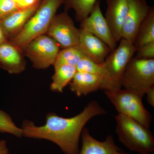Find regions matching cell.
<instances>
[{
  "label": "cell",
  "mask_w": 154,
  "mask_h": 154,
  "mask_svg": "<svg viewBox=\"0 0 154 154\" xmlns=\"http://www.w3.org/2000/svg\"><path fill=\"white\" fill-rule=\"evenodd\" d=\"M106 113L105 109L94 100L81 113L70 118L54 113H48L45 124L42 126L25 120L22 127V137L47 140L58 146L65 154H78L79 142L86 124L93 117Z\"/></svg>",
  "instance_id": "cell-1"
},
{
  "label": "cell",
  "mask_w": 154,
  "mask_h": 154,
  "mask_svg": "<svg viewBox=\"0 0 154 154\" xmlns=\"http://www.w3.org/2000/svg\"><path fill=\"white\" fill-rule=\"evenodd\" d=\"M115 118L119 140L127 148L139 154L153 152L154 137L148 128L122 114Z\"/></svg>",
  "instance_id": "cell-2"
},
{
  "label": "cell",
  "mask_w": 154,
  "mask_h": 154,
  "mask_svg": "<svg viewBox=\"0 0 154 154\" xmlns=\"http://www.w3.org/2000/svg\"><path fill=\"white\" fill-rule=\"evenodd\" d=\"M64 0H42L22 30L9 39L21 49L37 36L46 34L52 19Z\"/></svg>",
  "instance_id": "cell-3"
},
{
  "label": "cell",
  "mask_w": 154,
  "mask_h": 154,
  "mask_svg": "<svg viewBox=\"0 0 154 154\" xmlns=\"http://www.w3.org/2000/svg\"><path fill=\"white\" fill-rule=\"evenodd\" d=\"M105 94L114 105L118 114L126 116L146 127L149 128L152 116L144 106L142 96L134 91L122 88L105 91Z\"/></svg>",
  "instance_id": "cell-4"
},
{
  "label": "cell",
  "mask_w": 154,
  "mask_h": 154,
  "mask_svg": "<svg viewBox=\"0 0 154 154\" xmlns=\"http://www.w3.org/2000/svg\"><path fill=\"white\" fill-rule=\"evenodd\" d=\"M154 85V59L133 57L122 78V88L134 91L143 97Z\"/></svg>",
  "instance_id": "cell-5"
},
{
  "label": "cell",
  "mask_w": 154,
  "mask_h": 154,
  "mask_svg": "<svg viewBox=\"0 0 154 154\" xmlns=\"http://www.w3.org/2000/svg\"><path fill=\"white\" fill-rule=\"evenodd\" d=\"M60 49L53 38L44 34L34 38L22 50L33 67L44 69L54 66Z\"/></svg>",
  "instance_id": "cell-6"
},
{
  "label": "cell",
  "mask_w": 154,
  "mask_h": 154,
  "mask_svg": "<svg viewBox=\"0 0 154 154\" xmlns=\"http://www.w3.org/2000/svg\"><path fill=\"white\" fill-rule=\"evenodd\" d=\"M136 50L132 43L122 38L118 46L109 53L102 64L110 75L113 90L122 88V78Z\"/></svg>",
  "instance_id": "cell-7"
},
{
  "label": "cell",
  "mask_w": 154,
  "mask_h": 154,
  "mask_svg": "<svg viewBox=\"0 0 154 154\" xmlns=\"http://www.w3.org/2000/svg\"><path fill=\"white\" fill-rule=\"evenodd\" d=\"M46 34L53 38L62 49L78 46L79 43L80 29L67 11L56 14Z\"/></svg>",
  "instance_id": "cell-8"
},
{
  "label": "cell",
  "mask_w": 154,
  "mask_h": 154,
  "mask_svg": "<svg viewBox=\"0 0 154 154\" xmlns=\"http://www.w3.org/2000/svg\"><path fill=\"white\" fill-rule=\"evenodd\" d=\"M80 29L92 33L107 45L111 51L116 47L109 25L102 14L100 1L98 0L88 17L81 22Z\"/></svg>",
  "instance_id": "cell-9"
},
{
  "label": "cell",
  "mask_w": 154,
  "mask_h": 154,
  "mask_svg": "<svg viewBox=\"0 0 154 154\" xmlns=\"http://www.w3.org/2000/svg\"><path fill=\"white\" fill-rule=\"evenodd\" d=\"M127 13L122 29V38L134 44L141 24L149 12L146 0H128Z\"/></svg>",
  "instance_id": "cell-10"
},
{
  "label": "cell",
  "mask_w": 154,
  "mask_h": 154,
  "mask_svg": "<svg viewBox=\"0 0 154 154\" xmlns=\"http://www.w3.org/2000/svg\"><path fill=\"white\" fill-rule=\"evenodd\" d=\"M22 49L9 40L0 45V67L11 74H19L26 69Z\"/></svg>",
  "instance_id": "cell-11"
},
{
  "label": "cell",
  "mask_w": 154,
  "mask_h": 154,
  "mask_svg": "<svg viewBox=\"0 0 154 154\" xmlns=\"http://www.w3.org/2000/svg\"><path fill=\"white\" fill-rule=\"evenodd\" d=\"M81 137L82 148L78 154H130L122 150L116 144L112 135H108L105 140H98L85 128Z\"/></svg>",
  "instance_id": "cell-12"
},
{
  "label": "cell",
  "mask_w": 154,
  "mask_h": 154,
  "mask_svg": "<svg viewBox=\"0 0 154 154\" xmlns=\"http://www.w3.org/2000/svg\"><path fill=\"white\" fill-rule=\"evenodd\" d=\"M70 90L77 96H86L99 90H108V86L102 77L87 72L77 71L69 84Z\"/></svg>",
  "instance_id": "cell-13"
},
{
  "label": "cell",
  "mask_w": 154,
  "mask_h": 154,
  "mask_svg": "<svg viewBox=\"0 0 154 154\" xmlns=\"http://www.w3.org/2000/svg\"><path fill=\"white\" fill-rule=\"evenodd\" d=\"M105 18L116 42L122 39V29L128 11V0H107Z\"/></svg>",
  "instance_id": "cell-14"
},
{
  "label": "cell",
  "mask_w": 154,
  "mask_h": 154,
  "mask_svg": "<svg viewBox=\"0 0 154 154\" xmlns=\"http://www.w3.org/2000/svg\"><path fill=\"white\" fill-rule=\"evenodd\" d=\"M79 45L89 58L99 64L103 63L111 51L110 48L100 38L80 29Z\"/></svg>",
  "instance_id": "cell-15"
},
{
  "label": "cell",
  "mask_w": 154,
  "mask_h": 154,
  "mask_svg": "<svg viewBox=\"0 0 154 154\" xmlns=\"http://www.w3.org/2000/svg\"><path fill=\"white\" fill-rule=\"evenodd\" d=\"M38 6L18 9L0 21V24L8 40L20 33Z\"/></svg>",
  "instance_id": "cell-16"
},
{
  "label": "cell",
  "mask_w": 154,
  "mask_h": 154,
  "mask_svg": "<svg viewBox=\"0 0 154 154\" xmlns=\"http://www.w3.org/2000/svg\"><path fill=\"white\" fill-rule=\"evenodd\" d=\"M76 72V68L74 66L61 65L54 67L51 90L57 93H63L65 88L71 82Z\"/></svg>",
  "instance_id": "cell-17"
},
{
  "label": "cell",
  "mask_w": 154,
  "mask_h": 154,
  "mask_svg": "<svg viewBox=\"0 0 154 154\" xmlns=\"http://www.w3.org/2000/svg\"><path fill=\"white\" fill-rule=\"evenodd\" d=\"M154 42V8L151 7L147 16L141 24L135 40L137 48L143 45Z\"/></svg>",
  "instance_id": "cell-18"
},
{
  "label": "cell",
  "mask_w": 154,
  "mask_h": 154,
  "mask_svg": "<svg viewBox=\"0 0 154 154\" xmlns=\"http://www.w3.org/2000/svg\"><path fill=\"white\" fill-rule=\"evenodd\" d=\"M85 58L88 57L79 45L64 48L60 51L54 66V68L61 65H69L76 66Z\"/></svg>",
  "instance_id": "cell-19"
},
{
  "label": "cell",
  "mask_w": 154,
  "mask_h": 154,
  "mask_svg": "<svg viewBox=\"0 0 154 154\" xmlns=\"http://www.w3.org/2000/svg\"><path fill=\"white\" fill-rule=\"evenodd\" d=\"M76 68L77 71L87 72L102 77L108 85V90H113L109 73L102 65L96 63L91 59L85 58L80 61Z\"/></svg>",
  "instance_id": "cell-20"
},
{
  "label": "cell",
  "mask_w": 154,
  "mask_h": 154,
  "mask_svg": "<svg viewBox=\"0 0 154 154\" xmlns=\"http://www.w3.org/2000/svg\"><path fill=\"white\" fill-rule=\"evenodd\" d=\"M98 0H64L66 9L74 11L76 19L81 22L89 16Z\"/></svg>",
  "instance_id": "cell-21"
},
{
  "label": "cell",
  "mask_w": 154,
  "mask_h": 154,
  "mask_svg": "<svg viewBox=\"0 0 154 154\" xmlns=\"http://www.w3.org/2000/svg\"><path fill=\"white\" fill-rule=\"evenodd\" d=\"M0 133L9 134L17 137H22V128L14 123L11 116L5 111L0 109Z\"/></svg>",
  "instance_id": "cell-22"
},
{
  "label": "cell",
  "mask_w": 154,
  "mask_h": 154,
  "mask_svg": "<svg viewBox=\"0 0 154 154\" xmlns=\"http://www.w3.org/2000/svg\"><path fill=\"white\" fill-rule=\"evenodd\" d=\"M135 58L140 59H154V42L137 48Z\"/></svg>",
  "instance_id": "cell-23"
},
{
  "label": "cell",
  "mask_w": 154,
  "mask_h": 154,
  "mask_svg": "<svg viewBox=\"0 0 154 154\" xmlns=\"http://www.w3.org/2000/svg\"><path fill=\"white\" fill-rule=\"evenodd\" d=\"M18 9L13 0H0V21Z\"/></svg>",
  "instance_id": "cell-24"
},
{
  "label": "cell",
  "mask_w": 154,
  "mask_h": 154,
  "mask_svg": "<svg viewBox=\"0 0 154 154\" xmlns=\"http://www.w3.org/2000/svg\"><path fill=\"white\" fill-rule=\"evenodd\" d=\"M19 9L33 8L39 5L42 0H13Z\"/></svg>",
  "instance_id": "cell-25"
},
{
  "label": "cell",
  "mask_w": 154,
  "mask_h": 154,
  "mask_svg": "<svg viewBox=\"0 0 154 154\" xmlns=\"http://www.w3.org/2000/svg\"><path fill=\"white\" fill-rule=\"evenodd\" d=\"M148 103L152 107L154 106V86L146 93Z\"/></svg>",
  "instance_id": "cell-26"
},
{
  "label": "cell",
  "mask_w": 154,
  "mask_h": 154,
  "mask_svg": "<svg viewBox=\"0 0 154 154\" xmlns=\"http://www.w3.org/2000/svg\"><path fill=\"white\" fill-rule=\"evenodd\" d=\"M0 154H9L7 142L4 140H0Z\"/></svg>",
  "instance_id": "cell-27"
},
{
  "label": "cell",
  "mask_w": 154,
  "mask_h": 154,
  "mask_svg": "<svg viewBox=\"0 0 154 154\" xmlns=\"http://www.w3.org/2000/svg\"><path fill=\"white\" fill-rule=\"evenodd\" d=\"M8 40L0 24V45Z\"/></svg>",
  "instance_id": "cell-28"
}]
</instances>
